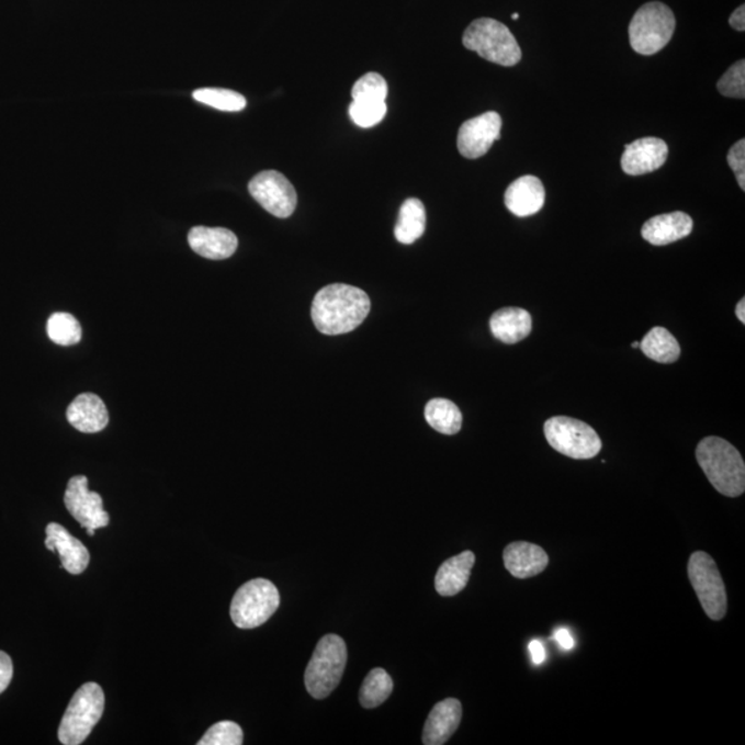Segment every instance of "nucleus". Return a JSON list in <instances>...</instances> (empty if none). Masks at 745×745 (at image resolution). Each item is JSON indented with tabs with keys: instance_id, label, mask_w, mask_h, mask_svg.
Here are the masks:
<instances>
[{
	"instance_id": "f257e3e1",
	"label": "nucleus",
	"mask_w": 745,
	"mask_h": 745,
	"mask_svg": "<svg viewBox=\"0 0 745 745\" xmlns=\"http://www.w3.org/2000/svg\"><path fill=\"white\" fill-rule=\"evenodd\" d=\"M370 307V298L362 289L335 283L316 293L311 316L320 334L339 336L361 326Z\"/></svg>"
},
{
	"instance_id": "f03ea898",
	"label": "nucleus",
	"mask_w": 745,
	"mask_h": 745,
	"mask_svg": "<svg viewBox=\"0 0 745 745\" xmlns=\"http://www.w3.org/2000/svg\"><path fill=\"white\" fill-rule=\"evenodd\" d=\"M696 459L716 492L738 497L745 492V464L738 450L725 439L704 438L696 449Z\"/></svg>"
},
{
	"instance_id": "7ed1b4c3",
	"label": "nucleus",
	"mask_w": 745,
	"mask_h": 745,
	"mask_svg": "<svg viewBox=\"0 0 745 745\" xmlns=\"http://www.w3.org/2000/svg\"><path fill=\"white\" fill-rule=\"evenodd\" d=\"M347 645L339 635L329 634L318 642L305 669V688L314 699H326L340 684L347 666Z\"/></svg>"
},
{
	"instance_id": "20e7f679",
	"label": "nucleus",
	"mask_w": 745,
	"mask_h": 745,
	"mask_svg": "<svg viewBox=\"0 0 745 745\" xmlns=\"http://www.w3.org/2000/svg\"><path fill=\"white\" fill-rule=\"evenodd\" d=\"M463 45L486 61L503 67L517 66L522 58L516 36L500 21L493 19H479L470 24L463 35Z\"/></svg>"
},
{
	"instance_id": "39448f33",
	"label": "nucleus",
	"mask_w": 745,
	"mask_h": 745,
	"mask_svg": "<svg viewBox=\"0 0 745 745\" xmlns=\"http://www.w3.org/2000/svg\"><path fill=\"white\" fill-rule=\"evenodd\" d=\"M105 696L101 686L89 682L80 686L64 714L58 738L64 745H79L89 737L104 714Z\"/></svg>"
},
{
	"instance_id": "423d86ee",
	"label": "nucleus",
	"mask_w": 745,
	"mask_h": 745,
	"mask_svg": "<svg viewBox=\"0 0 745 745\" xmlns=\"http://www.w3.org/2000/svg\"><path fill=\"white\" fill-rule=\"evenodd\" d=\"M675 18L667 4H643L629 26L632 49L642 56H652L668 45L675 32Z\"/></svg>"
},
{
	"instance_id": "0eeeda50",
	"label": "nucleus",
	"mask_w": 745,
	"mask_h": 745,
	"mask_svg": "<svg viewBox=\"0 0 745 745\" xmlns=\"http://www.w3.org/2000/svg\"><path fill=\"white\" fill-rule=\"evenodd\" d=\"M281 603L279 591L266 578L244 584L230 603V619L238 629L251 630L267 623Z\"/></svg>"
},
{
	"instance_id": "6e6552de",
	"label": "nucleus",
	"mask_w": 745,
	"mask_h": 745,
	"mask_svg": "<svg viewBox=\"0 0 745 745\" xmlns=\"http://www.w3.org/2000/svg\"><path fill=\"white\" fill-rule=\"evenodd\" d=\"M544 433L552 449L571 459H594L602 449L597 431L576 418L552 417L544 425Z\"/></svg>"
},
{
	"instance_id": "1a4fd4ad",
	"label": "nucleus",
	"mask_w": 745,
	"mask_h": 745,
	"mask_svg": "<svg viewBox=\"0 0 745 745\" xmlns=\"http://www.w3.org/2000/svg\"><path fill=\"white\" fill-rule=\"evenodd\" d=\"M688 575L701 608L711 620L721 621L727 612V592L715 561L704 551L691 554Z\"/></svg>"
},
{
	"instance_id": "9d476101",
	"label": "nucleus",
	"mask_w": 745,
	"mask_h": 745,
	"mask_svg": "<svg viewBox=\"0 0 745 745\" xmlns=\"http://www.w3.org/2000/svg\"><path fill=\"white\" fill-rule=\"evenodd\" d=\"M249 192L268 213L278 218L291 217L297 207V192L291 181L276 170H266L249 182Z\"/></svg>"
},
{
	"instance_id": "9b49d317",
	"label": "nucleus",
	"mask_w": 745,
	"mask_h": 745,
	"mask_svg": "<svg viewBox=\"0 0 745 745\" xmlns=\"http://www.w3.org/2000/svg\"><path fill=\"white\" fill-rule=\"evenodd\" d=\"M64 504L80 527L88 530L89 535H94L100 528L109 527L110 516L104 509L103 497L89 490V481L84 475L69 479Z\"/></svg>"
},
{
	"instance_id": "f8f14e48",
	"label": "nucleus",
	"mask_w": 745,
	"mask_h": 745,
	"mask_svg": "<svg viewBox=\"0 0 745 745\" xmlns=\"http://www.w3.org/2000/svg\"><path fill=\"white\" fill-rule=\"evenodd\" d=\"M501 126V116L497 112H486L464 122L459 131V153L467 159L484 157L500 138Z\"/></svg>"
},
{
	"instance_id": "ddd939ff",
	"label": "nucleus",
	"mask_w": 745,
	"mask_h": 745,
	"mask_svg": "<svg viewBox=\"0 0 745 745\" xmlns=\"http://www.w3.org/2000/svg\"><path fill=\"white\" fill-rule=\"evenodd\" d=\"M668 146L666 142L657 137H645L627 144L621 168L630 176L653 173L666 163Z\"/></svg>"
},
{
	"instance_id": "4468645a",
	"label": "nucleus",
	"mask_w": 745,
	"mask_h": 745,
	"mask_svg": "<svg viewBox=\"0 0 745 745\" xmlns=\"http://www.w3.org/2000/svg\"><path fill=\"white\" fill-rule=\"evenodd\" d=\"M46 535V549L58 552L64 569L71 575H82L88 569L90 554L82 541L75 539L58 523L47 524Z\"/></svg>"
},
{
	"instance_id": "2eb2a0df",
	"label": "nucleus",
	"mask_w": 745,
	"mask_h": 745,
	"mask_svg": "<svg viewBox=\"0 0 745 745\" xmlns=\"http://www.w3.org/2000/svg\"><path fill=\"white\" fill-rule=\"evenodd\" d=\"M504 566L517 578H530L540 575L550 564L546 552L538 544L528 541H516L508 544L503 552Z\"/></svg>"
},
{
	"instance_id": "dca6fc26",
	"label": "nucleus",
	"mask_w": 745,
	"mask_h": 745,
	"mask_svg": "<svg viewBox=\"0 0 745 745\" xmlns=\"http://www.w3.org/2000/svg\"><path fill=\"white\" fill-rule=\"evenodd\" d=\"M189 244L196 255L208 260L229 259L238 249L237 235L227 228L194 227Z\"/></svg>"
},
{
	"instance_id": "f3484780",
	"label": "nucleus",
	"mask_w": 745,
	"mask_h": 745,
	"mask_svg": "<svg viewBox=\"0 0 745 745\" xmlns=\"http://www.w3.org/2000/svg\"><path fill=\"white\" fill-rule=\"evenodd\" d=\"M463 718V706L458 699H447L433 707L427 718L422 743L442 745L458 731Z\"/></svg>"
},
{
	"instance_id": "a211bd4d",
	"label": "nucleus",
	"mask_w": 745,
	"mask_h": 745,
	"mask_svg": "<svg viewBox=\"0 0 745 745\" xmlns=\"http://www.w3.org/2000/svg\"><path fill=\"white\" fill-rule=\"evenodd\" d=\"M506 206L518 217H529L544 206L545 190L543 182L534 176L519 177L506 191Z\"/></svg>"
},
{
	"instance_id": "6ab92c4d",
	"label": "nucleus",
	"mask_w": 745,
	"mask_h": 745,
	"mask_svg": "<svg viewBox=\"0 0 745 745\" xmlns=\"http://www.w3.org/2000/svg\"><path fill=\"white\" fill-rule=\"evenodd\" d=\"M693 230V219L684 212L661 214L647 219L642 227V237L648 244L666 246L688 237Z\"/></svg>"
},
{
	"instance_id": "aec40b11",
	"label": "nucleus",
	"mask_w": 745,
	"mask_h": 745,
	"mask_svg": "<svg viewBox=\"0 0 745 745\" xmlns=\"http://www.w3.org/2000/svg\"><path fill=\"white\" fill-rule=\"evenodd\" d=\"M69 425L84 433L103 431L109 426V410L103 399L94 394H80L68 406Z\"/></svg>"
},
{
	"instance_id": "412c9836",
	"label": "nucleus",
	"mask_w": 745,
	"mask_h": 745,
	"mask_svg": "<svg viewBox=\"0 0 745 745\" xmlns=\"http://www.w3.org/2000/svg\"><path fill=\"white\" fill-rule=\"evenodd\" d=\"M475 565L473 551H464L461 554L444 561L436 576V589L442 597H454L467 587L471 571Z\"/></svg>"
},
{
	"instance_id": "4be33fe9",
	"label": "nucleus",
	"mask_w": 745,
	"mask_h": 745,
	"mask_svg": "<svg viewBox=\"0 0 745 745\" xmlns=\"http://www.w3.org/2000/svg\"><path fill=\"white\" fill-rule=\"evenodd\" d=\"M493 336L506 345H517L532 334V316L527 309L506 307L492 315Z\"/></svg>"
},
{
	"instance_id": "5701e85b",
	"label": "nucleus",
	"mask_w": 745,
	"mask_h": 745,
	"mask_svg": "<svg viewBox=\"0 0 745 745\" xmlns=\"http://www.w3.org/2000/svg\"><path fill=\"white\" fill-rule=\"evenodd\" d=\"M426 225L425 205L417 197H410L400 207L398 223L395 225V238L404 245L415 244L425 234Z\"/></svg>"
},
{
	"instance_id": "b1692460",
	"label": "nucleus",
	"mask_w": 745,
	"mask_h": 745,
	"mask_svg": "<svg viewBox=\"0 0 745 745\" xmlns=\"http://www.w3.org/2000/svg\"><path fill=\"white\" fill-rule=\"evenodd\" d=\"M640 348L647 358L657 363H674L680 357L679 342L661 326L653 328L643 337Z\"/></svg>"
},
{
	"instance_id": "393cba45",
	"label": "nucleus",
	"mask_w": 745,
	"mask_h": 745,
	"mask_svg": "<svg viewBox=\"0 0 745 745\" xmlns=\"http://www.w3.org/2000/svg\"><path fill=\"white\" fill-rule=\"evenodd\" d=\"M426 420L443 436H455L463 426V415L452 400L437 398L426 406Z\"/></svg>"
},
{
	"instance_id": "a878e982",
	"label": "nucleus",
	"mask_w": 745,
	"mask_h": 745,
	"mask_svg": "<svg viewBox=\"0 0 745 745\" xmlns=\"http://www.w3.org/2000/svg\"><path fill=\"white\" fill-rule=\"evenodd\" d=\"M393 689L394 682L388 673L384 671L383 668H374L363 680L359 701L364 709H376L388 699Z\"/></svg>"
},
{
	"instance_id": "bb28decb",
	"label": "nucleus",
	"mask_w": 745,
	"mask_h": 745,
	"mask_svg": "<svg viewBox=\"0 0 745 745\" xmlns=\"http://www.w3.org/2000/svg\"><path fill=\"white\" fill-rule=\"evenodd\" d=\"M47 336L55 345L69 347L82 339V328L74 315L56 313L47 320Z\"/></svg>"
},
{
	"instance_id": "cd10ccee",
	"label": "nucleus",
	"mask_w": 745,
	"mask_h": 745,
	"mask_svg": "<svg viewBox=\"0 0 745 745\" xmlns=\"http://www.w3.org/2000/svg\"><path fill=\"white\" fill-rule=\"evenodd\" d=\"M194 99L200 103L219 111L239 112L245 110L246 99L237 91L227 89H200L194 91Z\"/></svg>"
},
{
	"instance_id": "c85d7f7f",
	"label": "nucleus",
	"mask_w": 745,
	"mask_h": 745,
	"mask_svg": "<svg viewBox=\"0 0 745 745\" xmlns=\"http://www.w3.org/2000/svg\"><path fill=\"white\" fill-rule=\"evenodd\" d=\"M387 94V82L382 75L376 72L363 75L352 88V101H380V103H384Z\"/></svg>"
},
{
	"instance_id": "c756f323",
	"label": "nucleus",
	"mask_w": 745,
	"mask_h": 745,
	"mask_svg": "<svg viewBox=\"0 0 745 745\" xmlns=\"http://www.w3.org/2000/svg\"><path fill=\"white\" fill-rule=\"evenodd\" d=\"M387 114V104L380 101H352L350 116L357 126L368 128L379 125Z\"/></svg>"
},
{
	"instance_id": "7c9ffc66",
	"label": "nucleus",
	"mask_w": 745,
	"mask_h": 745,
	"mask_svg": "<svg viewBox=\"0 0 745 745\" xmlns=\"http://www.w3.org/2000/svg\"><path fill=\"white\" fill-rule=\"evenodd\" d=\"M244 743L242 729L233 721H222L206 732L197 745H240Z\"/></svg>"
},
{
	"instance_id": "2f4dec72",
	"label": "nucleus",
	"mask_w": 745,
	"mask_h": 745,
	"mask_svg": "<svg viewBox=\"0 0 745 745\" xmlns=\"http://www.w3.org/2000/svg\"><path fill=\"white\" fill-rule=\"evenodd\" d=\"M718 90L725 98L744 99L745 98V63L740 60L733 64L727 69L723 77L718 80Z\"/></svg>"
},
{
	"instance_id": "473e14b6",
	"label": "nucleus",
	"mask_w": 745,
	"mask_h": 745,
	"mask_svg": "<svg viewBox=\"0 0 745 745\" xmlns=\"http://www.w3.org/2000/svg\"><path fill=\"white\" fill-rule=\"evenodd\" d=\"M727 163L731 166L740 185L745 190V139H740L727 154Z\"/></svg>"
},
{
	"instance_id": "72a5a7b5",
	"label": "nucleus",
	"mask_w": 745,
	"mask_h": 745,
	"mask_svg": "<svg viewBox=\"0 0 745 745\" xmlns=\"http://www.w3.org/2000/svg\"><path fill=\"white\" fill-rule=\"evenodd\" d=\"M13 673L12 658H10L8 653L0 651V693H3L9 688L13 679Z\"/></svg>"
},
{
	"instance_id": "f704fd0d",
	"label": "nucleus",
	"mask_w": 745,
	"mask_h": 745,
	"mask_svg": "<svg viewBox=\"0 0 745 745\" xmlns=\"http://www.w3.org/2000/svg\"><path fill=\"white\" fill-rule=\"evenodd\" d=\"M529 651H530V656H532V661L535 664V666H540L541 663H544V661H545V648L543 646V643H541L538 640L530 642Z\"/></svg>"
},
{
	"instance_id": "c9c22d12",
	"label": "nucleus",
	"mask_w": 745,
	"mask_h": 745,
	"mask_svg": "<svg viewBox=\"0 0 745 745\" xmlns=\"http://www.w3.org/2000/svg\"><path fill=\"white\" fill-rule=\"evenodd\" d=\"M554 637L557 642V645H560L562 648H565V651H572V648L575 647V640H573L571 632L566 629L557 630Z\"/></svg>"
},
{
	"instance_id": "e433bc0d",
	"label": "nucleus",
	"mask_w": 745,
	"mask_h": 745,
	"mask_svg": "<svg viewBox=\"0 0 745 745\" xmlns=\"http://www.w3.org/2000/svg\"><path fill=\"white\" fill-rule=\"evenodd\" d=\"M729 24L733 26L734 30L743 32L745 30V8L742 7L734 10L731 19H729Z\"/></svg>"
},
{
	"instance_id": "4c0bfd02",
	"label": "nucleus",
	"mask_w": 745,
	"mask_h": 745,
	"mask_svg": "<svg viewBox=\"0 0 745 745\" xmlns=\"http://www.w3.org/2000/svg\"><path fill=\"white\" fill-rule=\"evenodd\" d=\"M745 298L740 300V303L737 304L736 307V315L742 324H745Z\"/></svg>"
},
{
	"instance_id": "58836bf2",
	"label": "nucleus",
	"mask_w": 745,
	"mask_h": 745,
	"mask_svg": "<svg viewBox=\"0 0 745 745\" xmlns=\"http://www.w3.org/2000/svg\"><path fill=\"white\" fill-rule=\"evenodd\" d=\"M640 346H641L640 341L632 342V348H640Z\"/></svg>"
},
{
	"instance_id": "ea45409f",
	"label": "nucleus",
	"mask_w": 745,
	"mask_h": 745,
	"mask_svg": "<svg viewBox=\"0 0 745 745\" xmlns=\"http://www.w3.org/2000/svg\"><path fill=\"white\" fill-rule=\"evenodd\" d=\"M518 19H519V14H518V13H513V14H512V20H518Z\"/></svg>"
}]
</instances>
